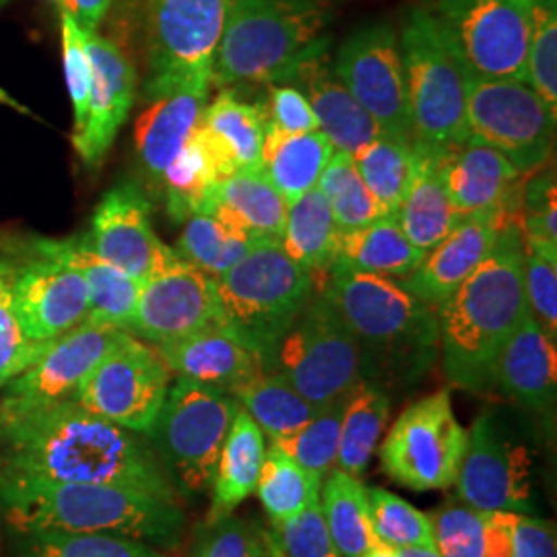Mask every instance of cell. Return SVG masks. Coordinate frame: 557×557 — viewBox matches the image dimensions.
<instances>
[{
  "label": "cell",
  "mask_w": 557,
  "mask_h": 557,
  "mask_svg": "<svg viewBox=\"0 0 557 557\" xmlns=\"http://www.w3.org/2000/svg\"><path fill=\"white\" fill-rule=\"evenodd\" d=\"M7 471L60 483L114 485L178 502L147 436L100 418L79 403L2 398Z\"/></svg>",
  "instance_id": "obj_1"
},
{
  "label": "cell",
  "mask_w": 557,
  "mask_h": 557,
  "mask_svg": "<svg viewBox=\"0 0 557 557\" xmlns=\"http://www.w3.org/2000/svg\"><path fill=\"white\" fill-rule=\"evenodd\" d=\"M317 283L356 341L361 376L382 391L418 384L440 356L438 317L398 281L329 267Z\"/></svg>",
  "instance_id": "obj_2"
},
{
  "label": "cell",
  "mask_w": 557,
  "mask_h": 557,
  "mask_svg": "<svg viewBox=\"0 0 557 557\" xmlns=\"http://www.w3.org/2000/svg\"><path fill=\"white\" fill-rule=\"evenodd\" d=\"M520 223L506 225L490 255L436 308L444 376L469 393L492 391L498 354L529 314Z\"/></svg>",
  "instance_id": "obj_3"
},
{
  "label": "cell",
  "mask_w": 557,
  "mask_h": 557,
  "mask_svg": "<svg viewBox=\"0 0 557 557\" xmlns=\"http://www.w3.org/2000/svg\"><path fill=\"white\" fill-rule=\"evenodd\" d=\"M0 499L11 522L25 533L116 535L172 549L186 522L178 502L114 485L60 483L11 471L0 475Z\"/></svg>",
  "instance_id": "obj_4"
},
{
  "label": "cell",
  "mask_w": 557,
  "mask_h": 557,
  "mask_svg": "<svg viewBox=\"0 0 557 557\" xmlns=\"http://www.w3.org/2000/svg\"><path fill=\"white\" fill-rule=\"evenodd\" d=\"M324 0H227L211 87L287 83L329 50Z\"/></svg>",
  "instance_id": "obj_5"
},
{
  "label": "cell",
  "mask_w": 557,
  "mask_h": 557,
  "mask_svg": "<svg viewBox=\"0 0 557 557\" xmlns=\"http://www.w3.org/2000/svg\"><path fill=\"white\" fill-rule=\"evenodd\" d=\"M213 283L218 322L262 361L317 294V275L289 259L277 242L255 246Z\"/></svg>",
  "instance_id": "obj_6"
},
{
  "label": "cell",
  "mask_w": 557,
  "mask_h": 557,
  "mask_svg": "<svg viewBox=\"0 0 557 557\" xmlns=\"http://www.w3.org/2000/svg\"><path fill=\"white\" fill-rule=\"evenodd\" d=\"M413 140L448 149L469 139V69L438 21L425 7H413L398 34Z\"/></svg>",
  "instance_id": "obj_7"
},
{
  "label": "cell",
  "mask_w": 557,
  "mask_h": 557,
  "mask_svg": "<svg viewBox=\"0 0 557 557\" xmlns=\"http://www.w3.org/2000/svg\"><path fill=\"white\" fill-rule=\"evenodd\" d=\"M234 395L178 379L168 391L147 438L174 492L184 498L211 490L221 448L238 416Z\"/></svg>",
  "instance_id": "obj_8"
},
{
  "label": "cell",
  "mask_w": 557,
  "mask_h": 557,
  "mask_svg": "<svg viewBox=\"0 0 557 557\" xmlns=\"http://www.w3.org/2000/svg\"><path fill=\"white\" fill-rule=\"evenodd\" d=\"M264 372L287 380L317 407L363 382L358 345L319 289L264 359Z\"/></svg>",
  "instance_id": "obj_9"
},
{
  "label": "cell",
  "mask_w": 557,
  "mask_h": 557,
  "mask_svg": "<svg viewBox=\"0 0 557 557\" xmlns=\"http://www.w3.org/2000/svg\"><path fill=\"white\" fill-rule=\"evenodd\" d=\"M227 0H151L149 75L143 94L153 100L182 87L211 89Z\"/></svg>",
  "instance_id": "obj_10"
},
{
  "label": "cell",
  "mask_w": 557,
  "mask_h": 557,
  "mask_svg": "<svg viewBox=\"0 0 557 557\" xmlns=\"http://www.w3.org/2000/svg\"><path fill=\"white\" fill-rule=\"evenodd\" d=\"M556 112L529 83L487 79L469 73V137L499 151L520 174L531 176L549 163L556 143Z\"/></svg>",
  "instance_id": "obj_11"
},
{
  "label": "cell",
  "mask_w": 557,
  "mask_h": 557,
  "mask_svg": "<svg viewBox=\"0 0 557 557\" xmlns=\"http://www.w3.org/2000/svg\"><path fill=\"white\" fill-rule=\"evenodd\" d=\"M467 448L450 391L442 388L409 405L380 444V465L398 485L416 492L448 490L457 483Z\"/></svg>",
  "instance_id": "obj_12"
},
{
  "label": "cell",
  "mask_w": 557,
  "mask_h": 557,
  "mask_svg": "<svg viewBox=\"0 0 557 557\" xmlns=\"http://www.w3.org/2000/svg\"><path fill=\"white\" fill-rule=\"evenodd\" d=\"M535 0H434L432 15L471 75L529 83Z\"/></svg>",
  "instance_id": "obj_13"
},
{
  "label": "cell",
  "mask_w": 557,
  "mask_h": 557,
  "mask_svg": "<svg viewBox=\"0 0 557 557\" xmlns=\"http://www.w3.org/2000/svg\"><path fill=\"white\" fill-rule=\"evenodd\" d=\"M170 391V370L145 341L124 333L71 400L87 411L147 436Z\"/></svg>",
  "instance_id": "obj_14"
},
{
  "label": "cell",
  "mask_w": 557,
  "mask_h": 557,
  "mask_svg": "<svg viewBox=\"0 0 557 557\" xmlns=\"http://www.w3.org/2000/svg\"><path fill=\"white\" fill-rule=\"evenodd\" d=\"M458 498L481 512L529 515L535 506L533 455L496 416H479L467 432Z\"/></svg>",
  "instance_id": "obj_15"
},
{
  "label": "cell",
  "mask_w": 557,
  "mask_h": 557,
  "mask_svg": "<svg viewBox=\"0 0 557 557\" xmlns=\"http://www.w3.org/2000/svg\"><path fill=\"white\" fill-rule=\"evenodd\" d=\"M335 73L382 133L413 143L403 52L391 23H368L347 36L338 48Z\"/></svg>",
  "instance_id": "obj_16"
},
{
  "label": "cell",
  "mask_w": 557,
  "mask_h": 557,
  "mask_svg": "<svg viewBox=\"0 0 557 557\" xmlns=\"http://www.w3.org/2000/svg\"><path fill=\"white\" fill-rule=\"evenodd\" d=\"M218 322L213 277L172 252L140 283L139 304L126 333L153 347Z\"/></svg>",
  "instance_id": "obj_17"
},
{
  "label": "cell",
  "mask_w": 557,
  "mask_h": 557,
  "mask_svg": "<svg viewBox=\"0 0 557 557\" xmlns=\"http://www.w3.org/2000/svg\"><path fill=\"white\" fill-rule=\"evenodd\" d=\"M13 306L25 335L50 343L89 317V292L79 269L52 257L32 252L13 264Z\"/></svg>",
  "instance_id": "obj_18"
},
{
  "label": "cell",
  "mask_w": 557,
  "mask_h": 557,
  "mask_svg": "<svg viewBox=\"0 0 557 557\" xmlns=\"http://www.w3.org/2000/svg\"><path fill=\"white\" fill-rule=\"evenodd\" d=\"M442 174L458 215L487 218L499 225L520 221V202L527 174L499 151L481 140L469 139L442 151Z\"/></svg>",
  "instance_id": "obj_19"
},
{
  "label": "cell",
  "mask_w": 557,
  "mask_h": 557,
  "mask_svg": "<svg viewBox=\"0 0 557 557\" xmlns=\"http://www.w3.org/2000/svg\"><path fill=\"white\" fill-rule=\"evenodd\" d=\"M83 236L101 260L140 283L172 252L158 238L151 202L135 182H120L101 197Z\"/></svg>",
  "instance_id": "obj_20"
},
{
  "label": "cell",
  "mask_w": 557,
  "mask_h": 557,
  "mask_svg": "<svg viewBox=\"0 0 557 557\" xmlns=\"http://www.w3.org/2000/svg\"><path fill=\"white\" fill-rule=\"evenodd\" d=\"M91 64L87 119L73 145L87 165H100L128 119L137 94V73L116 41L83 29Z\"/></svg>",
  "instance_id": "obj_21"
},
{
  "label": "cell",
  "mask_w": 557,
  "mask_h": 557,
  "mask_svg": "<svg viewBox=\"0 0 557 557\" xmlns=\"http://www.w3.org/2000/svg\"><path fill=\"white\" fill-rule=\"evenodd\" d=\"M124 331L91 320L50 341L40 358L17 379L7 384L4 397L21 400H64L71 398L101 359L119 343Z\"/></svg>",
  "instance_id": "obj_22"
},
{
  "label": "cell",
  "mask_w": 557,
  "mask_h": 557,
  "mask_svg": "<svg viewBox=\"0 0 557 557\" xmlns=\"http://www.w3.org/2000/svg\"><path fill=\"white\" fill-rule=\"evenodd\" d=\"M170 374L234 395L264 374V361L252 347L234 337L220 322L193 335L153 347Z\"/></svg>",
  "instance_id": "obj_23"
},
{
  "label": "cell",
  "mask_w": 557,
  "mask_h": 557,
  "mask_svg": "<svg viewBox=\"0 0 557 557\" xmlns=\"http://www.w3.org/2000/svg\"><path fill=\"white\" fill-rule=\"evenodd\" d=\"M199 135L218 178L239 170H262V143L269 128V110L264 101H248L232 87L205 106Z\"/></svg>",
  "instance_id": "obj_24"
},
{
  "label": "cell",
  "mask_w": 557,
  "mask_h": 557,
  "mask_svg": "<svg viewBox=\"0 0 557 557\" xmlns=\"http://www.w3.org/2000/svg\"><path fill=\"white\" fill-rule=\"evenodd\" d=\"M492 388L524 409L547 413L556 405V341L527 314L504 343L492 372Z\"/></svg>",
  "instance_id": "obj_25"
},
{
  "label": "cell",
  "mask_w": 557,
  "mask_h": 557,
  "mask_svg": "<svg viewBox=\"0 0 557 557\" xmlns=\"http://www.w3.org/2000/svg\"><path fill=\"white\" fill-rule=\"evenodd\" d=\"M502 230L504 225L487 218L460 221L446 238L425 252L418 269L398 283L436 310L485 260Z\"/></svg>",
  "instance_id": "obj_26"
},
{
  "label": "cell",
  "mask_w": 557,
  "mask_h": 557,
  "mask_svg": "<svg viewBox=\"0 0 557 557\" xmlns=\"http://www.w3.org/2000/svg\"><path fill=\"white\" fill-rule=\"evenodd\" d=\"M287 83L296 85L306 96L319 120V131L338 151L354 158L361 147L382 135L376 120L359 106L338 79L335 69H331L329 54L306 60Z\"/></svg>",
  "instance_id": "obj_27"
},
{
  "label": "cell",
  "mask_w": 557,
  "mask_h": 557,
  "mask_svg": "<svg viewBox=\"0 0 557 557\" xmlns=\"http://www.w3.org/2000/svg\"><path fill=\"white\" fill-rule=\"evenodd\" d=\"M32 252L62 260L75 269L87 283L89 317L87 320L114 326L126 333L135 317L140 296V281L124 275L106 260H101L85 242V236L66 239H34Z\"/></svg>",
  "instance_id": "obj_28"
},
{
  "label": "cell",
  "mask_w": 557,
  "mask_h": 557,
  "mask_svg": "<svg viewBox=\"0 0 557 557\" xmlns=\"http://www.w3.org/2000/svg\"><path fill=\"white\" fill-rule=\"evenodd\" d=\"M207 98L209 89L205 87H182L149 100L135 124V147L151 184L161 186L165 168L197 128Z\"/></svg>",
  "instance_id": "obj_29"
},
{
  "label": "cell",
  "mask_w": 557,
  "mask_h": 557,
  "mask_svg": "<svg viewBox=\"0 0 557 557\" xmlns=\"http://www.w3.org/2000/svg\"><path fill=\"white\" fill-rule=\"evenodd\" d=\"M413 147V176L397 211L398 225L421 252H430L462 218L450 199L442 174V151L421 143Z\"/></svg>",
  "instance_id": "obj_30"
},
{
  "label": "cell",
  "mask_w": 557,
  "mask_h": 557,
  "mask_svg": "<svg viewBox=\"0 0 557 557\" xmlns=\"http://www.w3.org/2000/svg\"><path fill=\"white\" fill-rule=\"evenodd\" d=\"M267 455L264 434L244 409L232 421L223 442L218 469L211 483L209 522L218 524L234 515L248 496L257 492L260 469Z\"/></svg>",
  "instance_id": "obj_31"
},
{
  "label": "cell",
  "mask_w": 557,
  "mask_h": 557,
  "mask_svg": "<svg viewBox=\"0 0 557 557\" xmlns=\"http://www.w3.org/2000/svg\"><path fill=\"white\" fill-rule=\"evenodd\" d=\"M425 257L405 236L395 215H384L366 227L341 232L331 267L403 281Z\"/></svg>",
  "instance_id": "obj_32"
},
{
  "label": "cell",
  "mask_w": 557,
  "mask_h": 557,
  "mask_svg": "<svg viewBox=\"0 0 557 557\" xmlns=\"http://www.w3.org/2000/svg\"><path fill=\"white\" fill-rule=\"evenodd\" d=\"M211 209L225 211L262 244H278L285 232L289 202L262 170H239L211 188L200 213Z\"/></svg>",
  "instance_id": "obj_33"
},
{
  "label": "cell",
  "mask_w": 557,
  "mask_h": 557,
  "mask_svg": "<svg viewBox=\"0 0 557 557\" xmlns=\"http://www.w3.org/2000/svg\"><path fill=\"white\" fill-rule=\"evenodd\" d=\"M335 145L322 131L285 135L269 124L262 143V172L287 202L317 188Z\"/></svg>",
  "instance_id": "obj_34"
},
{
  "label": "cell",
  "mask_w": 557,
  "mask_h": 557,
  "mask_svg": "<svg viewBox=\"0 0 557 557\" xmlns=\"http://www.w3.org/2000/svg\"><path fill=\"white\" fill-rule=\"evenodd\" d=\"M320 508L341 557H363L380 545L372 529L368 487L359 478L333 469L322 479Z\"/></svg>",
  "instance_id": "obj_35"
},
{
  "label": "cell",
  "mask_w": 557,
  "mask_h": 557,
  "mask_svg": "<svg viewBox=\"0 0 557 557\" xmlns=\"http://www.w3.org/2000/svg\"><path fill=\"white\" fill-rule=\"evenodd\" d=\"M259 244L262 242L225 211L211 209L186 220L174 250L180 259L190 262L209 277H220Z\"/></svg>",
  "instance_id": "obj_36"
},
{
  "label": "cell",
  "mask_w": 557,
  "mask_h": 557,
  "mask_svg": "<svg viewBox=\"0 0 557 557\" xmlns=\"http://www.w3.org/2000/svg\"><path fill=\"white\" fill-rule=\"evenodd\" d=\"M388 416L391 395L370 382L358 384L345 398L335 469L361 478L379 448Z\"/></svg>",
  "instance_id": "obj_37"
},
{
  "label": "cell",
  "mask_w": 557,
  "mask_h": 557,
  "mask_svg": "<svg viewBox=\"0 0 557 557\" xmlns=\"http://www.w3.org/2000/svg\"><path fill=\"white\" fill-rule=\"evenodd\" d=\"M338 227L331 207L319 188L289 202L285 232L278 246L299 267L322 275L335 259Z\"/></svg>",
  "instance_id": "obj_38"
},
{
  "label": "cell",
  "mask_w": 557,
  "mask_h": 557,
  "mask_svg": "<svg viewBox=\"0 0 557 557\" xmlns=\"http://www.w3.org/2000/svg\"><path fill=\"white\" fill-rule=\"evenodd\" d=\"M234 397L271 442L294 436L322 409L301 397L287 380L271 372L244 384Z\"/></svg>",
  "instance_id": "obj_39"
},
{
  "label": "cell",
  "mask_w": 557,
  "mask_h": 557,
  "mask_svg": "<svg viewBox=\"0 0 557 557\" xmlns=\"http://www.w3.org/2000/svg\"><path fill=\"white\" fill-rule=\"evenodd\" d=\"M363 184L379 202L382 215H395L413 176V147L405 139L382 133L354 156Z\"/></svg>",
  "instance_id": "obj_40"
},
{
  "label": "cell",
  "mask_w": 557,
  "mask_h": 557,
  "mask_svg": "<svg viewBox=\"0 0 557 557\" xmlns=\"http://www.w3.org/2000/svg\"><path fill=\"white\" fill-rule=\"evenodd\" d=\"M320 485L322 479L271 444L260 469L257 494L273 529L298 517L312 499L320 498Z\"/></svg>",
  "instance_id": "obj_41"
},
{
  "label": "cell",
  "mask_w": 557,
  "mask_h": 557,
  "mask_svg": "<svg viewBox=\"0 0 557 557\" xmlns=\"http://www.w3.org/2000/svg\"><path fill=\"white\" fill-rule=\"evenodd\" d=\"M199 126V124H197ZM220 182L211 156L200 139L199 128L193 131L178 156L170 161L161 176L165 207L174 221L190 220L202 211L211 188Z\"/></svg>",
  "instance_id": "obj_42"
},
{
  "label": "cell",
  "mask_w": 557,
  "mask_h": 557,
  "mask_svg": "<svg viewBox=\"0 0 557 557\" xmlns=\"http://www.w3.org/2000/svg\"><path fill=\"white\" fill-rule=\"evenodd\" d=\"M317 188L329 202L338 232L359 230L379 218H384L379 202L359 176L356 161L338 149H335L324 172L320 174Z\"/></svg>",
  "instance_id": "obj_43"
},
{
  "label": "cell",
  "mask_w": 557,
  "mask_h": 557,
  "mask_svg": "<svg viewBox=\"0 0 557 557\" xmlns=\"http://www.w3.org/2000/svg\"><path fill=\"white\" fill-rule=\"evenodd\" d=\"M349 395V393H347ZM345 397L322 407L299 432L289 438L271 442L301 465L312 475L324 479L337 467L341 419L345 409Z\"/></svg>",
  "instance_id": "obj_44"
},
{
  "label": "cell",
  "mask_w": 557,
  "mask_h": 557,
  "mask_svg": "<svg viewBox=\"0 0 557 557\" xmlns=\"http://www.w3.org/2000/svg\"><path fill=\"white\" fill-rule=\"evenodd\" d=\"M368 504H370L372 529L380 545H386L391 549H405V547L436 549L430 517L423 515L416 506H411L409 502L398 498L382 487L368 490Z\"/></svg>",
  "instance_id": "obj_45"
},
{
  "label": "cell",
  "mask_w": 557,
  "mask_h": 557,
  "mask_svg": "<svg viewBox=\"0 0 557 557\" xmlns=\"http://www.w3.org/2000/svg\"><path fill=\"white\" fill-rule=\"evenodd\" d=\"M25 557H165L156 547L116 535L94 533H27Z\"/></svg>",
  "instance_id": "obj_46"
},
{
  "label": "cell",
  "mask_w": 557,
  "mask_h": 557,
  "mask_svg": "<svg viewBox=\"0 0 557 557\" xmlns=\"http://www.w3.org/2000/svg\"><path fill=\"white\" fill-rule=\"evenodd\" d=\"M527 178L520 202V234L524 248L557 257V186L554 170L541 168Z\"/></svg>",
  "instance_id": "obj_47"
},
{
  "label": "cell",
  "mask_w": 557,
  "mask_h": 557,
  "mask_svg": "<svg viewBox=\"0 0 557 557\" xmlns=\"http://www.w3.org/2000/svg\"><path fill=\"white\" fill-rule=\"evenodd\" d=\"M529 85L557 114V2L535 0L527 54Z\"/></svg>",
  "instance_id": "obj_48"
},
{
  "label": "cell",
  "mask_w": 557,
  "mask_h": 557,
  "mask_svg": "<svg viewBox=\"0 0 557 557\" xmlns=\"http://www.w3.org/2000/svg\"><path fill=\"white\" fill-rule=\"evenodd\" d=\"M13 262L0 259V386H7L27 370L48 343L29 341L13 306Z\"/></svg>",
  "instance_id": "obj_49"
},
{
  "label": "cell",
  "mask_w": 557,
  "mask_h": 557,
  "mask_svg": "<svg viewBox=\"0 0 557 557\" xmlns=\"http://www.w3.org/2000/svg\"><path fill=\"white\" fill-rule=\"evenodd\" d=\"M440 557H483L485 512L471 506L448 502L430 517Z\"/></svg>",
  "instance_id": "obj_50"
},
{
  "label": "cell",
  "mask_w": 557,
  "mask_h": 557,
  "mask_svg": "<svg viewBox=\"0 0 557 557\" xmlns=\"http://www.w3.org/2000/svg\"><path fill=\"white\" fill-rule=\"evenodd\" d=\"M60 46H62V66L64 79L69 87V96L73 103V137L83 131L87 119V101H89V87H91V64L85 48V36L75 15L62 7L60 11Z\"/></svg>",
  "instance_id": "obj_51"
},
{
  "label": "cell",
  "mask_w": 557,
  "mask_h": 557,
  "mask_svg": "<svg viewBox=\"0 0 557 557\" xmlns=\"http://www.w3.org/2000/svg\"><path fill=\"white\" fill-rule=\"evenodd\" d=\"M522 277L529 314L547 337L557 341V257L524 248Z\"/></svg>",
  "instance_id": "obj_52"
},
{
  "label": "cell",
  "mask_w": 557,
  "mask_h": 557,
  "mask_svg": "<svg viewBox=\"0 0 557 557\" xmlns=\"http://www.w3.org/2000/svg\"><path fill=\"white\" fill-rule=\"evenodd\" d=\"M273 535L285 557H341L324 524L320 498L312 499L298 517L275 527Z\"/></svg>",
  "instance_id": "obj_53"
},
{
  "label": "cell",
  "mask_w": 557,
  "mask_h": 557,
  "mask_svg": "<svg viewBox=\"0 0 557 557\" xmlns=\"http://www.w3.org/2000/svg\"><path fill=\"white\" fill-rule=\"evenodd\" d=\"M269 124L285 135H301L319 131V120L314 116L306 96L296 85L269 83Z\"/></svg>",
  "instance_id": "obj_54"
},
{
  "label": "cell",
  "mask_w": 557,
  "mask_h": 557,
  "mask_svg": "<svg viewBox=\"0 0 557 557\" xmlns=\"http://www.w3.org/2000/svg\"><path fill=\"white\" fill-rule=\"evenodd\" d=\"M259 541L260 527L227 517L218 522V529L202 543L197 557H257Z\"/></svg>",
  "instance_id": "obj_55"
},
{
  "label": "cell",
  "mask_w": 557,
  "mask_h": 557,
  "mask_svg": "<svg viewBox=\"0 0 557 557\" xmlns=\"http://www.w3.org/2000/svg\"><path fill=\"white\" fill-rule=\"evenodd\" d=\"M512 557H557L554 522L533 515L515 512L512 518Z\"/></svg>",
  "instance_id": "obj_56"
},
{
  "label": "cell",
  "mask_w": 557,
  "mask_h": 557,
  "mask_svg": "<svg viewBox=\"0 0 557 557\" xmlns=\"http://www.w3.org/2000/svg\"><path fill=\"white\" fill-rule=\"evenodd\" d=\"M485 549L483 557H512V518L515 512H485Z\"/></svg>",
  "instance_id": "obj_57"
},
{
  "label": "cell",
  "mask_w": 557,
  "mask_h": 557,
  "mask_svg": "<svg viewBox=\"0 0 557 557\" xmlns=\"http://www.w3.org/2000/svg\"><path fill=\"white\" fill-rule=\"evenodd\" d=\"M66 9L83 29L98 32L112 11V0H66Z\"/></svg>",
  "instance_id": "obj_58"
},
{
  "label": "cell",
  "mask_w": 557,
  "mask_h": 557,
  "mask_svg": "<svg viewBox=\"0 0 557 557\" xmlns=\"http://www.w3.org/2000/svg\"><path fill=\"white\" fill-rule=\"evenodd\" d=\"M149 2L151 0H112V9L116 4L122 20L133 23H145L149 15Z\"/></svg>",
  "instance_id": "obj_59"
},
{
  "label": "cell",
  "mask_w": 557,
  "mask_h": 557,
  "mask_svg": "<svg viewBox=\"0 0 557 557\" xmlns=\"http://www.w3.org/2000/svg\"><path fill=\"white\" fill-rule=\"evenodd\" d=\"M257 557H285V554L278 547L273 531L260 529L259 554H257Z\"/></svg>",
  "instance_id": "obj_60"
},
{
  "label": "cell",
  "mask_w": 557,
  "mask_h": 557,
  "mask_svg": "<svg viewBox=\"0 0 557 557\" xmlns=\"http://www.w3.org/2000/svg\"><path fill=\"white\" fill-rule=\"evenodd\" d=\"M397 557H440L436 549L428 547H405V549H395Z\"/></svg>",
  "instance_id": "obj_61"
},
{
  "label": "cell",
  "mask_w": 557,
  "mask_h": 557,
  "mask_svg": "<svg viewBox=\"0 0 557 557\" xmlns=\"http://www.w3.org/2000/svg\"><path fill=\"white\" fill-rule=\"evenodd\" d=\"M0 103L2 106H9L11 110H17V112H21V114H27V116H32V112L21 103L20 100H15L13 96H9V91H4L2 87H0Z\"/></svg>",
  "instance_id": "obj_62"
},
{
  "label": "cell",
  "mask_w": 557,
  "mask_h": 557,
  "mask_svg": "<svg viewBox=\"0 0 557 557\" xmlns=\"http://www.w3.org/2000/svg\"><path fill=\"white\" fill-rule=\"evenodd\" d=\"M363 557H397V554H395V549H391L386 545H376Z\"/></svg>",
  "instance_id": "obj_63"
},
{
  "label": "cell",
  "mask_w": 557,
  "mask_h": 557,
  "mask_svg": "<svg viewBox=\"0 0 557 557\" xmlns=\"http://www.w3.org/2000/svg\"><path fill=\"white\" fill-rule=\"evenodd\" d=\"M60 7H66V0H59Z\"/></svg>",
  "instance_id": "obj_64"
}]
</instances>
